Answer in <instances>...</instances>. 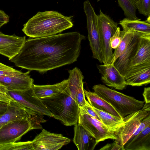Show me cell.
<instances>
[{
    "label": "cell",
    "mask_w": 150,
    "mask_h": 150,
    "mask_svg": "<svg viewBox=\"0 0 150 150\" xmlns=\"http://www.w3.org/2000/svg\"><path fill=\"white\" fill-rule=\"evenodd\" d=\"M85 38L73 32L28 39L10 61L18 67L43 73L76 61Z\"/></svg>",
    "instance_id": "cell-1"
},
{
    "label": "cell",
    "mask_w": 150,
    "mask_h": 150,
    "mask_svg": "<svg viewBox=\"0 0 150 150\" xmlns=\"http://www.w3.org/2000/svg\"><path fill=\"white\" fill-rule=\"evenodd\" d=\"M73 26L71 16L55 11H39L23 25L22 30L27 36L35 38L55 35Z\"/></svg>",
    "instance_id": "cell-2"
},
{
    "label": "cell",
    "mask_w": 150,
    "mask_h": 150,
    "mask_svg": "<svg viewBox=\"0 0 150 150\" xmlns=\"http://www.w3.org/2000/svg\"><path fill=\"white\" fill-rule=\"evenodd\" d=\"M41 99L52 114V117L63 125L71 126L78 123L79 108L67 90Z\"/></svg>",
    "instance_id": "cell-3"
},
{
    "label": "cell",
    "mask_w": 150,
    "mask_h": 150,
    "mask_svg": "<svg viewBox=\"0 0 150 150\" xmlns=\"http://www.w3.org/2000/svg\"><path fill=\"white\" fill-rule=\"evenodd\" d=\"M92 89L96 94L111 104L122 118L142 109L144 104V101L110 89L103 84L95 85Z\"/></svg>",
    "instance_id": "cell-4"
},
{
    "label": "cell",
    "mask_w": 150,
    "mask_h": 150,
    "mask_svg": "<svg viewBox=\"0 0 150 150\" xmlns=\"http://www.w3.org/2000/svg\"><path fill=\"white\" fill-rule=\"evenodd\" d=\"M97 16L98 27L103 56V63L104 64H111L113 58V52L110 45V41L118 27V24L101 10Z\"/></svg>",
    "instance_id": "cell-5"
},
{
    "label": "cell",
    "mask_w": 150,
    "mask_h": 150,
    "mask_svg": "<svg viewBox=\"0 0 150 150\" xmlns=\"http://www.w3.org/2000/svg\"><path fill=\"white\" fill-rule=\"evenodd\" d=\"M83 7L86 17L88 39L93 57L98 60L100 63H103V56L98 25V16L88 0L83 2Z\"/></svg>",
    "instance_id": "cell-6"
},
{
    "label": "cell",
    "mask_w": 150,
    "mask_h": 150,
    "mask_svg": "<svg viewBox=\"0 0 150 150\" xmlns=\"http://www.w3.org/2000/svg\"><path fill=\"white\" fill-rule=\"evenodd\" d=\"M149 114L150 112L142 109L123 117L122 125L113 132L116 137L114 142L123 146L130 139L142 120Z\"/></svg>",
    "instance_id": "cell-7"
},
{
    "label": "cell",
    "mask_w": 150,
    "mask_h": 150,
    "mask_svg": "<svg viewBox=\"0 0 150 150\" xmlns=\"http://www.w3.org/2000/svg\"><path fill=\"white\" fill-rule=\"evenodd\" d=\"M79 110L78 123L95 138L97 144L107 139H116L113 132L101 121L79 108Z\"/></svg>",
    "instance_id": "cell-8"
},
{
    "label": "cell",
    "mask_w": 150,
    "mask_h": 150,
    "mask_svg": "<svg viewBox=\"0 0 150 150\" xmlns=\"http://www.w3.org/2000/svg\"><path fill=\"white\" fill-rule=\"evenodd\" d=\"M8 93L12 98L25 108L43 115L52 117V114L35 93L33 86L25 90H8Z\"/></svg>",
    "instance_id": "cell-9"
},
{
    "label": "cell",
    "mask_w": 150,
    "mask_h": 150,
    "mask_svg": "<svg viewBox=\"0 0 150 150\" xmlns=\"http://www.w3.org/2000/svg\"><path fill=\"white\" fill-rule=\"evenodd\" d=\"M32 129L28 118L15 120L0 128V146L16 142Z\"/></svg>",
    "instance_id": "cell-10"
},
{
    "label": "cell",
    "mask_w": 150,
    "mask_h": 150,
    "mask_svg": "<svg viewBox=\"0 0 150 150\" xmlns=\"http://www.w3.org/2000/svg\"><path fill=\"white\" fill-rule=\"evenodd\" d=\"M32 141L34 150H57L69 143L71 139L43 129Z\"/></svg>",
    "instance_id": "cell-11"
},
{
    "label": "cell",
    "mask_w": 150,
    "mask_h": 150,
    "mask_svg": "<svg viewBox=\"0 0 150 150\" xmlns=\"http://www.w3.org/2000/svg\"><path fill=\"white\" fill-rule=\"evenodd\" d=\"M142 33L134 32L126 49L114 63L116 68L124 76L130 68L131 62L135 56L139 44Z\"/></svg>",
    "instance_id": "cell-12"
},
{
    "label": "cell",
    "mask_w": 150,
    "mask_h": 150,
    "mask_svg": "<svg viewBox=\"0 0 150 150\" xmlns=\"http://www.w3.org/2000/svg\"><path fill=\"white\" fill-rule=\"evenodd\" d=\"M101 80L106 85L118 90H122L127 86L124 76L116 68L114 64L97 65Z\"/></svg>",
    "instance_id": "cell-13"
},
{
    "label": "cell",
    "mask_w": 150,
    "mask_h": 150,
    "mask_svg": "<svg viewBox=\"0 0 150 150\" xmlns=\"http://www.w3.org/2000/svg\"><path fill=\"white\" fill-rule=\"evenodd\" d=\"M30 71L13 74L0 75V84L8 91L28 89L33 85L34 80L29 75Z\"/></svg>",
    "instance_id": "cell-14"
},
{
    "label": "cell",
    "mask_w": 150,
    "mask_h": 150,
    "mask_svg": "<svg viewBox=\"0 0 150 150\" xmlns=\"http://www.w3.org/2000/svg\"><path fill=\"white\" fill-rule=\"evenodd\" d=\"M126 85L141 86L150 83V62L132 66L124 76Z\"/></svg>",
    "instance_id": "cell-15"
},
{
    "label": "cell",
    "mask_w": 150,
    "mask_h": 150,
    "mask_svg": "<svg viewBox=\"0 0 150 150\" xmlns=\"http://www.w3.org/2000/svg\"><path fill=\"white\" fill-rule=\"evenodd\" d=\"M26 40L25 36L8 35L0 32V54L10 60L18 54Z\"/></svg>",
    "instance_id": "cell-16"
},
{
    "label": "cell",
    "mask_w": 150,
    "mask_h": 150,
    "mask_svg": "<svg viewBox=\"0 0 150 150\" xmlns=\"http://www.w3.org/2000/svg\"><path fill=\"white\" fill-rule=\"evenodd\" d=\"M33 111L12 98L6 111L0 115V128L13 121L24 118L29 119Z\"/></svg>",
    "instance_id": "cell-17"
},
{
    "label": "cell",
    "mask_w": 150,
    "mask_h": 150,
    "mask_svg": "<svg viewBox=\"0 0 150 150\" xmlns=\"http://www.w3.org/2000/svg\"><path fill=\"white\" fill-rule=\"evenodd\" d=\"M74 125L73 141L79 150H93L97 144L95 138L79 123Z\"/></svg>",
    "instance_id": "cell-18"
},
{
    "label": "cell",
    "mask_w": 150,
    "mask_h": 150,
    "mask_svg": "<svg viewBox=\"0 0 150 150\" xmlns=\"http://www.w3.org/2000/svg\"><path fill=\"white\" fill-rule=\"evenodd\" d=\"M125 150H150V125L124 145Z\"/></svg>",
    "instance_id": "cell-19"
},
{
    "label": "cell",
    "mask_w": 150,
    "mask_h": 150,
    "mask_svg": "<svg viewBox=\"0 0 150 150\" xmlns=\"http://www.w3.org/2000/svg\"><path fill=\"white\" fill-rule=\"evenodd\" d=\"M149 62L150 34H144L141 37L137 50L131 62L130 68L134 65Z\"/></svg>",
    "instance_id": "cell-20"
},
{
    "label": "cell",
    "mask_w": 150,
    "mask_h": 150,
    "mask_svg": "<svg viewBox=\"0 0 150 150\" xmlns=\"http://www.w3.org/2000/svg\"><path fill=\"white\" fill-rule=\"evenodd\" d=\"M68 79L53 85H38L34 84L33 87L35 92L40 99L51 97L61 92L66 91Z\"/></svg>",
    "instance_id": "cell-21"
},
{
    "label": "cell",
    "mask_w": 150,
    "mask_h": 150,
    "mask_svg": "<svg viewBox=\"0 0 150 150\" xmlns=\"http://www.w3.org/2000/svg\"><path fill=\"white\" fill-rule=\"evenodd\" d=\"M87 101L93 107L109 113L120 118H123L112 105L99 97L94 92L84 89Z\"/></svg>",
    "instance_id": "cell-22"
},
{
    "label": "cell",
    "mask_w": 150,
    "mask_h": 150,
    "mask_svg": "<svg viewBox=\"0 0 150 150\" xmlns=\"http://www.w3.org/2000/svg\"><path fill=\"white\" fill-rule=\"evenodd\" d=\"M141 19L131 20L125 18L119 22L122 27L123 31L125 33L132 30L145 34H150V24L146 21H141Z\"/></svg>",
    "instance_id": "cell-23"
},
{
    "label": "cell",
    "mask_w": 150,
    "mask_h": 150,
    "mask_svg": "<svg viewBox=\"0 0 150 150\" xmlns=\"http://www.w3.org/2000/svg\"><path fill=\"white\" fill-rule=\"evenodd\" d=\"M93 108L100 118L101 122L110 131L113 132L121 126L123 123V119L113 115L94 108Z\"/></svg>",
    "instance_id": "cell-24"
},
{
    "label": "cell",
    "mask_w": 150,
    "mask_h": 150,
    "mask_svg": "<svg viewBox=\"0 0 150 150\" xmlns=\"http://www.w3.org/2000/svg\"><path fill=\"white\" fill-rule=\"evenodd\" d=\"M134 32L130 30L124 33L121 42L115 49L111 64H114L117 59L125 52L134 35Z\"/></svg>",
    "instance_id": "cell-25"
},
{
    "label": "cell",
    "mask_w": 150,
    "mask_h": 150,
    "mask_svg": "<svg viewBox=\"0 0 150 150\" xmlns=\"http://www.w3.org/2000/svg\"><path fill=\"white\" fill-rule=\"evenodd\" d=\"M119 6L124 12L126 18L131 20L138 18L136 16L137 9V1L135 0H117Z\"/></svg>",
    "instance_id": "cell-26"
},
{
    "label": "cell",
    "mask_w": 150,
    "mask_h": 150,
    "mask_svg": "<svg viewBox=\"0 0 150 150\" xmlns=\"http://www.w3.org/2000/svg\"><path fill=\"white\" fill-rule=\"evenodd\" d=\"M34 150L32 141L14 142L0 146V150Z\"/></svg>",
    "instance_id": "cell-27"
},
{
    "label": "cell",
    "mask_w": 150,
    "mask_h": 150,
    "mask_svg": "<svg viewBox=\"0 0 150 150\" xmlns=\"http://www.w3.org/2000/svg\"><path fill=\"white\" fill-rule=\"evenodd\" d=\"M137 6L140 13L150 16V0H139L137 1Z\"/></svg>",
    "instance_id": "cell-28"
},
{
    "label": "cell",
    "mask_w": 150,
    "mask_h": 150,
    "mask_svg": "<svg viewBox=\"0 0 150 150\" xmlns=\"http://www.w3.org/2000/svg\"><path fill=\"white\" fill-rule=\"evenodd\" d=\"M123 31L120 30L118 27L115 33L111 37L110 41V45L112 49H115L121 42L124 34Z\"/></svg>",
    "instance_id": "cell-29"
},
{
    "label": "cell",
    "mask_w": 150,
    "mask_h": 150,
    "mask_svg": "<svg viewBox=\"0 0 150 150\" xmlns=\"http://www.w3.org/2000/svg\"><path fill=\"white\" fill-rule=\"evenodd\" d=\"M149 125H150V114L148 115L142 120L139 126L132 134L130 139L137 135Z\"/></svg>",
    "instance_id": "cell-30"
},
{
    "label": "cell",
    "mask_w": 150,
    "mask_h": 150,
    "mask_svg": "<svg viewBox=\"0 0 150 150\" xmlns=\"http://www.w3.org/2000/svg\"><path fill=\"white\" fill-rule=\"evenodd\" d=\"M11 99L8 93L6 88L0 84V101L9 103Z\"/></svg>",
    "instance_id": "cell-31"
},
{
    "label": "cell",
    "mask_w": 150,
    "mask_h": 150,
    "mask_svg": "<svg viewBox=\"0 0 150 150\" xmlns=\"http://www.w3.org/2000/svg\"><path fill=\"white\" fill-rule=\"evenodd\" d=\"M79 108L101 121L99 116L93 110L92 107L89 104L87 101L86 100L85 104L83 106Z\"/></svg>",
    "instance_id": "cell-32"
},
{
    "label": "cell",
    "mask_w": 150,
    "mask_h": 150,
    "mask_svg": "<svg viewBox=\"0 0 150 150\" xmlns=\"http://www.w3.org/2000/svg\"><path fill=\"white\" fill-rule=\"evenodd\" d=\"M99 150H125L122 146L115 142L112 143H108Z\"/></svg>",
    "instance_id": "cell-33"
},
{
    "label": "cell",
    "mask_w": 150,
    "mask_h": 150,
    "mask_svg": "<svg viewBox=\"0 0 150 150\" xmlns=\"http://www.w3.org/2000/svg\"><path fill=\"white\" fill-rule=\"evenodd\" d=\"M9 18L4 11L0 10V28L9 21Z\"/></svg>",
    "instance_id": "cell-34"
},
{
    "label": "cell",
    "mask_w": 150,
    "mask_h": 150,
    "mask_svg": "<svg viewBox=\"0 0 150 150\" xmlns=\"http://www.w3.org/2000/svg\"><path fill=\"white\" fill-rule=\"evenodd\" d=\"M143 95L145 103H150V87H149L144 88Z\"/></svg>",
    "instance_id": "cell-35"
},
{
    "label": "cell",
    "mask_w": 150,
    "mask_h": 150,
    "mask_svg": "<svg viewBox=\"0 0 150 150\" xmlns=\"http://www.w3.org/2000/svg\"><path fill=\"white\" fill-rule=\"evenodd\" d=\"M9 103L0 101V115L6 111Z\"/></svg>",
    "instance_id": "cell-36"
},
{
    "label": "cell",
    "mask_w": 150,
    "mask_h": 150,
    "mask_svg": "<svg viewBox=\"0 0 150 150\" xmlns=\"http://www.w3.org/2000/svg\"><path fill=\"white\" fill-rule=\"evenodd\" d=\"M14 69L12 67L7 66L0 62V69L12 70Z\"/></svg>",
    "instance_id": "cell-37"
},
{
    "label": "cell",
    "mask_w": 150,
    "mask_h": 150,
    "mask_svg": "<svg viewBox=\"0 0 150 150\" xmlns=\"http://www.w3.org/2000/svg\"><path fill=\"white\" fill-rule=\"evenodd\" d=\"M142 109L143 110H145L148 112H150V103H145V104H144L143 107Z\"/></svg>",
    "instance_id": "cell-38"
},
{
    "label": "cell",
    "mask_w": 150,
    "mask_h": 150,
    "mask_svg": "<svg viewBox=\"0 0 150 150\" xmlns=\"http://www.w3.org/2000/svg\"><path fill=\"white\" fill-rule=\"evenodd\" d=\"M135 1H139V0H135Z\"/></svg>",
    "instance_id": "cell-39"
}]
</instances>
